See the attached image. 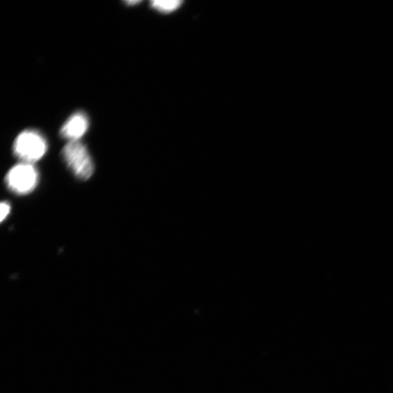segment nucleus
Segmentation results:
<instances>
[{
    "label": "nucleus",
    "mask_w": 393,
    "mask_h": 393,
    "mask_svg": "<svg viewBox=\"0 0 393 393\" xmlns=\"http://www.w3.org/2000/svg\"><path fill=\"white\" fill-rule=\"evenodd\" d=\"M182 3L181 1H177V0H172V1L156 0V1L151 2V6L157 11L168 13L177 10L182 6Z\"/></svg>",
    "instance_id": "5"
},
{
    "label": "nucleus",
    "mask_w": 393,
    "mask_h": 393,
    "mask_svg": "<svg viewBox=\"0 0 393 393\" xmlns=\"http://www.w3.org/2000/svg\"><path fill=\"white\" fill-rule=\"evenodd\" d=\"M125 3H127L128 6H135L137 4H139L141 2L140 1H137V0H136V1H127L125 2Z\"/></svg>",
    "instance_id": "7"
},
{
    "label": "nucleus",
    "mask_w": 393,
    "mask_h": 393,
    "mask_svg": "<svg viewBox=\"0 0 393 393\" xmlns=\"http://www.w3.org/2000/svg\"><path fill=\"white\" fill-rule=\"evenodd\" d=\"M10 212V206L7 202H2L1 204V222L3 223L5 218H7Z\"/></svg>",
    "instance_id": "6"
},
{
    "label": "nucleus",
    "mask_w": 393,
    "mask_h": 393,
    "mask_svg": "<svg viewBox=\"0 0 393 393\" xmlns=\"http://www.w3.org/2000/svg\"><path fill=\"white\" fill-rule=\"evenodd\" d=\"M61 154L63 159L78 179L87 180L91 177L93 162L86 147L80 141H69Z\"/></svg>",
    "instance_id": "2"
},
{
    "label": "nucleus",
    "mask_w": 393,
    "mask_h": 393,
    "mask_svg": "<svg viewBox=\"0 0 393 393\" xmlns=\"http://www.w3.org/2000/svg\"><path fill=\"white\" fill-rule=\"evenodd\" d=\"M39 182V174L33 164L22 163L13 167L6 175V182L10 191L26 195L34 191Z\"/></svg>",
    "instance_id": "3"
},
{
    "label": "nucleus",
    "mask_w": 393,
    "mask_h": 393,
    "mask_svg": "<svg viewBox=\"0 0 393 393\" xmlns=\"http://www.w3.org/2000/svg\"><path fill=\"white\" fill-rule=\"evenodd\" d=\"M13 152L22 163L33 164L40 161L48 150L45 138L39 132L27 130L15 138Z\"/></svg>",
    "instance_id": "1"
},
{
    "label": "nucleus",
    "mask_w": 393,
    "mask_h": 393,
    "mask_svg": "<svg viewBox=\"0 0 393 393\" xmlns=\"http://www.w3.org/2000/svg\"><path fill=\"white\" fill-rule=\"evenodd\" d=\"M88 127L89 120L87 115L82 112H78L72 115L63 125L60 134L69 141H77L86 134Z\"/></svg>",
    "instance_id": "4"
}]
</instances>
